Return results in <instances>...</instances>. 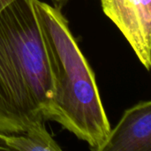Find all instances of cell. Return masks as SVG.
I'll list each match as a JSON object with an SVG mask.
<instances>
[{"label": "cell", "instance_id": "cell-1", "mask_svg": "<svg viewBox=\"0 0 151 151\" xmlns=\"http://www.w3.org/2000/svg\"><path fill=\"white\" fill-rule=\"evenodd\" d=\"M53 87L32 0L0 11V133L19 134L50 120Z\"/></svg>", "mask_w": 151, "mask_h": 151}, {"label": "cell", "instance_id": "cell-2", "mask_svg": "<svg viewBox=\"0 0 151 151\" xmlns=\"http://www.w3.org/2000/svg\"><path fill=\"white\" fill-rule=\"evenodd\" d=\"M52 80L50 120L60 124L92 150L102 151L111 126L95 73L61 10L32 0Z\"/></svg>", "mask_w": 151, "mask_h": 151}, {"label": "cell", "instance_id": "cell-3", "mask_svg": "<svg viewBox=\"0 0 151 151\" xmlns=\"http://www.w3.org/2000/svg\"><path fill=\"white\" fill-rule=\"evenodd\" d=\"M104 14L118 27L149 71L151 66V0H101Z\"/></svg>", "mask_w": 151, "mask_h": 151}, {"label": "cell", "instance_id": "cell-4", "mask_svg": "<svg viewBox=\"0 0 151 151\" xmlns=\"http://www.w3.org/2000/svg\"><path fill=\"white\" fill-rule=\"evenodd\" d=\"M102 151H151V102L141 101L123 113Z\"/></svg>", "mask_w": 151, "mask_h": 151}, {"label": "cell", "instance_id": "cell-5", "mask_svg": "<svg viewBox=\"0 0 151 151\" xmlns=\"http://www.w3.org/2000/svg\"><path fill=\"white\" fill-rule=\"evenodd\" d=\"M7 150L59 151L60 146L45 127V123L36 125L19 134H4Z\"/></svg>", "mask_w": 151, "mask_h": 151}, {"label": "cell", "instance_id": "cell-6", "mask_svg": "<svg viewBox=\"0 0 151 151\" xmlns=\"http://www.w3.org/2000/svg\"><path fill=\"white\" fill-rule=\"evenodd\" d=\"M12 0H0V11ZM52 3V5L59 10H62L63 7L67 4L68 0H50Z\"/></svg>", "mask_w": 151, "mask_h": 151}, {"label": "cell", "instance_id": "cell-7", "mask_svg": "<svg viewBox=\"0 0 151 151\" xmlns=\"http://www.w3.org/2000/svg\"><path fill=\"white\" fill-rule=\"evenodd\" d=\"M0 150H7L6 145L4 141V134L0 133Z\"/></svg>", "mask_w": 151, "mask_h": 151}]
</instances>
